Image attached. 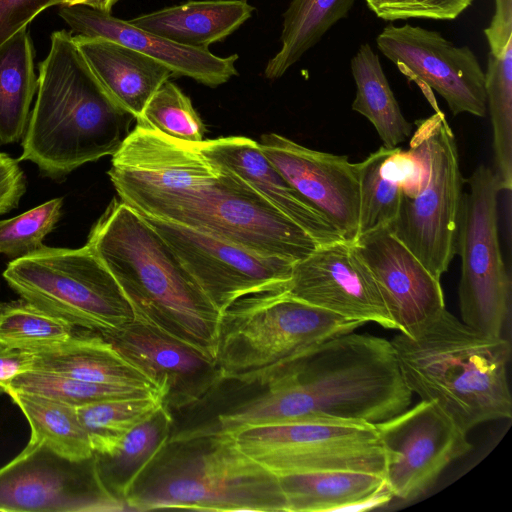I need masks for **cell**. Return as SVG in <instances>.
Returning <instances> with one entry per match:
<instances>
[{
	"label": "cell",
	"mask_w": 512,
	"mask_h": 512,
	"mask_svg": "<svg viewBox=\"0 0 512 512\" xmlns=\"http://www.w3.org/2000/svg\"><path fill=\"white\" fill-rule=\"evenodd\" d=\"M120 200L144 217L188 227L248 250L299 261L319 244L198 144L136 122L112 155Z\"/></svg>",
	"instance_id": "6da1fadb"
},
{
	"label": "cell",
	"mask_w": 512,
	"mask_h": 512,
	"mask_svg": "<svg viewBox=\"0 0 512 512\" xmlns=\"http://www.w3.org/2000/svg\"><path fill=\"white\" fill-rule=\"evenodd\" d=\"M250 400L222 412L216 429L319 421L376 425L411 404L391 341L354 331L303 352Z\"/></svg>",
	"instance_id": "7a4b0ae2"
},
{
	"label": "cell",
	"mask_w": 512,
	"mask_h": 512,
	"mask_svg": "<svg viewBox=\"0 0 512 512\" xmlns=\"http://www.w3.org/2000/svg\"><path fill=\"white\" fill-rule=\"evenodd\" d=\"M86 245L117 281L134 318L216 359L220 313L141 214L113 199Z\"/></svg>",
	"instance_id": "3957f363"
},
{
	"label": "cell",
	"mask_w": 512,
	"mask_h": 512,
	"mask_svg": "<svg viewBox=\"0 0 512 512\" xmlns=\"http://www.w3.org/2000/svg\"><path fill=\"white\" fill-rule=\"evenodd\" d=\"M390 341L410 391L436 402L465 432L512 417L511 345L504 337L480 332L444 308Z\"/></svg>",
	"instance_id": "277c9868"
},
{
	"label": "cell",
	"mask_w": 512,
	"mask_h": 512,
	"mask_svg": "<svg viewBox=\"0 0 512 512\" xmlns=\"http://www.w3.org/2000/svg\"><path fill=\"white\" fill-rule=\"evenodd\" d=\"M39 64L37 98L17 160L61 178L85 163L112 156L135 119L104 92L71 32L54 31Z\"/></svg>",
	"instance_id": "5b68a950"
},
{
	"label": "cell",
	"mask_w": 512,
	"mask_h": 512,
	"mask_svg": "<svg viewBox=\"0 0 512 512\" xmlns=\"http://www.w3.org/2000/svg\"><path fill=\"white\" fill-rule=\"evenodd\" d=\"M126 509L288 512L276 475L245 455L229 432L171 435L136 479Z\"/></svg>",
	"instance_id": "8992f818"
},
{
	"label": "cell",
	"mask_w": 512,
	"mask_h": 512,
	"mask_svg": "<svg viewBox=\"0 0 512 512\" xmlns=\"http://www.w3.org/2000/svg\"><path fill=\"white\" fill-rule=\"evenodd\" d=\"M363 323L290 296H244L220 313L216 361L223 380L265 386L309 348Z\"/></svg>",
	"instance_id": "52a82bcc"
},
{
	"label": "cell",
	"mask_w": 512,
	"mask_h": 512,
	"mask_svg": "<svg viewBox=\"0 0 512 512\" xmlns=\"http://www.w3.org/2000/svg\"><path fill=\"white\" fill-rule=\"evenodd\" d=\"M3 277L21 298L103 336L134 318L117 281L87 245L78 249L43 245L9 262Z\"/></svg>",
	"instance_id": "ba28073f"
},
{
	"label": "cell",
	"mask_w": 512,
	"mask_h": 512,
	"mask_svg": "<svg viewBox=\"0 0 512 512\" xmlns=\"http://www.w3.org/2000/svg\"><path fill=\"white\" fill-rule=\"evenodd\" d=\"M412 139L421 148L427 179L414 197L401 195L392 233L437 279L456 254L463 191L458 149L442 111L419 122Z\"/></svg>",
	"instance_id": "9c48e42d"
},
{
	"label": "cell",
	"mask_w": 512,
	"mask_h": 512,
	"mask_svg": "<svg viewBox=\"0 0 512 512\" xmlns=\"http://www.w3.org/2000/svg\"><path fill=\"white\" fill-rule=\"evenodd\" d=\"M229 433L245 455L277 477L319 471L384 476L385 452L373 424L299 421L247 426Z\"/></svg>",
	"instance_id": "30bf717a"
},
{
	"label": "cell",
	"mask_w": 512,
	"mask_h": 512,
	"mask_svg": "<svg viewBox=\"0 0 512 512\" xmlns=\"http://www.w3.org/2000/svg\"><path fill=\"white\" fill-rule=\"evenodd\" d=\"M463 194L456 253L461 257L458 287L461 320L491 336H501L510 302V278L500 249L494 171L479 165Z\"/></svg>",
	"instance_id": "8fae6325"
},
{
	"label": "cell",
	"mask_w": 512,
	"mask_h": 512,
	"mask_svg": "<svg viewBox=\"0 0 512 512\" xmlns=\"http://www.w3.org/2000/svg\"><path fill=\"white\" fill-rule=\"evenodd\" d=\"M375 427L385 452L386 488L402 500L425 493L473 448L467 432L434 401L421 400Z\"/></svg>",
	"instance_id": "7c38bea8"
},
{
	"label": "cell",
	"mask_w": 512,
	"mask_h": 512,
	"mask_svg": "<svg viewBox=\"0 0 512 512\" xmlns=\"http://www.w3.org/2000/svg\"><path fill=\"white\" fill-rule=\"evenodd\" d=\"M126 509L100 481L95 456L71 460L28 442L0 468V511L82 512Z\"/></svg>",
	"instance_id": "4fadbf2b"
},
{
	"label": "cell",
	"mask_w": 512,
	"mask_h": 512,
	"mask_svg": "<svg viewBox=\"0 0 512 512\" xmlns=\"http://www.w3.org/2000/svg\"><path fill=\"white\" fill-rule=\"evenodd\" d=\"M144 218L219 313L244 296L287 288L294 261L260 254L178 224Z\"/></svg>",
	"instance_id": "5bb4252c"
},
{
	"label": "cell",
	"mask_w": 512,
	"mask_h": 512,
	"mask_svg": "<svg viewBox=\"0 0 512 512\" xmlns=\"http://www.w3.org/2000/svg\"><path fill=\"white\" fill-rule=\"evenodd\" d=\"M378 50L416 82L435 111L437 92L454 116L487 112L485 72L468 46H456L435 30L411 24L386 25L376 37Z\"/></svg>",
	"instance_id": "9a60e30c"
},
{
	"label": "cell",
	"mask_w": 512,
	"mask_h": 512,
	"mask_svg": "<svg viewBox=\"0 0 512 512\" xmlns=\"http://www.w3.org/2000/svg\"><path fill=\"white\" fill-rule=\"evenodd\" d=\"M286 292L349 320L396 330L371 272L346 241L319 245L296 261Z\"/></svg>",
	"instance_id": "2e32d148"
},
{
	"label": "cell",
	"mask_w": 512,
	"mask_h": 512,
	"mask_svg": "<svg viewBox=\"0 0 512 512\" xmlns=\"http://www.w3.org/2000/svg\"><path fill=\"white\" fill-rule=\"evenodd\" d=\"M103 337L147 376L170 411L196 404L223 381L215 358L137 318Z\"/></svg>",
	"instance_id": "e0dca14e"
},
{
	"label": "cell",
	"mask_w": 512,
	"mask_h": 512,
	"mask_svg": "<svg viewBox=\"0 0 512 512\" xmlns=\"http://www.w3.org/2000/svg\"><path fill=\"white\" fill-rule=\"evenodd\" d=\"M260 150L286 180L337 228L358 239L359 181L347 156L317 151L276 133L263 134Z\"/></svg>",
	"instance_id": "ac0fdd59"
},
{
	"label": "cell",
	"mask_w": 512,
	"mask_h": 512,
	"mask_svg": "<svg viewBox=\"0 0 512 512\" xmlns=\"http://www.w3.org/2000/svg\"><path fill=\"white\" fill-rule=\"evenodd\" d=\"M376 281L396 330L411 334L445 308L440 280L389 227L352 244Z\"/></svg>",
	"instance_id": "d6986e66"
},
{
	"label": "cell",
	"mask_w": 512,
	"mask_h": 512,
	"mask_svg": "<svg viewBox=\"0 0 512 512\" xmlns=\"http://www.w3.org/2000/svg\"><path fill=\"white\" fill-rule=\"evenodd\" d=\"M59 16L72 35L109 39L133 48L165 65L173 76L217 87L237 75V54L220 57L209 50L186 47L84 5L61 6Z\"/></svg>",
	"instance_id": "ffe728a7"
},
{
	"label": "cell",
	"mask_w": 512,
	"mask_h": 512,
	"mask_svg": "<svg viewBox=\"0 0 512 512\" xmlns=\"http://www.w3.org/2000/svg\"><path fill=\"white\" fill-rule=\"evenodd\" d=\"M200 151L250 184L276 209L319 245L345 241L329 219L307 201L274 167L258 142L241 136L220 137L198 144Z\"/></svg>",
	"instance_id": "44dd1931"
},
{
	"label": "cell",
	"mask_w": 512,
	"mask_h": 512,
	"mask_svg": "<svg viewBox=\"0 0 512 512\" xmlns=\"http://www.w3.org/2000/svg\"><path fill=\"white\" fill-rule=\"evenodd\" d=\"M73 39L110 100L135 120L160 86L173 76L157 60L118 42L75 35Z\"/></svg>",
	"instance_id": "7402d4cb"
},
{
	"label": "cell",
	"mask_w": 512,
	"mask_h": 512,
	"mask_svg": "<svg viewBox=\"0 0 512 512\" xmlns=\"http://www.w3.org/2000/svg\"><path fill=\"white\" fill-rule=\"evenodd\" d=\"M32 370L159 393L147 376L123 357L106 338L78 327L62 344L35 351Z\"/></svg>",
	"instance_id": "603a6c76"
},
{
	"label": "cell",
	"mask_w": 512,
	"mask_h": 512,
	"mask_svg": "<svg viewBox=\"0 0 512 512\" xmlns=\"http://www.w3.org/2000/svg\"><path fill=\"white\" fill-rule=\"evenodd\" d=\"M254 11L247 0H201L165 7L128 20L174 43L201 50L220 42Z\"/></svg>",
	"instance_id": "cb8c5ba5"
},
{
	"label": "cell",
	"mask_w": 512,
	"mask_h": 512,
	"mask_svg": "<svg viewBox=\"0 0 512 512\" xmlns=\"http://www.w3.org/2000/svg\"><path fill=\"white\" fill-rule=\"evenodd\" d=\"M288 512L360 510L390 500L384 476L362 471H319L278 477Z\"/></svg>",
	"instance_id": "d4e9b609"
},
{
	"label": "cell",
	"mask_w": 512,
	"mask_h": 512,
	"mask_svg": "<svg viewBox=\"0 0 512 512\" xmlns=\"http://www.w3.org/2000/svg\"><path fill=\"white\" fill-rule=\"evenodd\" d=\"M172 422V412L163 404L131 429L111 453L94 454L100 481L109 494L124 503L136 479L172 435Z\"/></svg>",
	"instance_id": "484cf974"
},
{
	"label": "cell",
	"mask_w": 512,
	"mask_h": 512,
	"mask_svg": "<svg viewBox=\"0 0 512 512\" xmlns=\"http://www.w3.org/2000/svg\"><path fill=\"white\" fill-rule=\"evenodd\" d=\"M37 91L34 48L26 28L0 45V144L23 138Z\"/></svg>",
	"instance_id": "4316f807"
},
{
	"label": "cell",
	"mask_w": 512,
	"mask_h": 512,
	"mask_svg": "<svg viewBox=\"0 0 512 512\" xmlns=\"http://www.w3.org/2000/svg\"><path fill=\"white\" fill-rule=\"evenodd\" d=\"M350 67L356 84L352 110L371 122L384 147H397L410 135L412 124L403 116L379 56L369 43L360 45Z\"/></svg>",
	"instance_id": "83f0119b"
},
{
	"label": "cell",
	"mask_w": 512,
	"mask_h": 512,
	"mask_svg": "<svg viewBox=\"0 0 512 512\" xmlns=\"http://www.w3.org/2000/svg\"><path fill=\"white\" fill-rule=\"evenodd\" d=\"M356 0H292L283 14L279 51L268 61L264 74L282 77L313 48L339 20L345 18Z\"/></svg>",
	"instance_id": "f1b7e54d"
},
{
	"label": "cell",
	"mask_w": 512,
	"mask_h": 512,
	"mask_svg": "<svg viewBox=\"0 0 512 512\" xmlns=\"http://www.w3.org/2000/svg\"><path fill=\"white\" fill-rule=\"evenodd\" d=\"M5 394L26 417L31 429L29 442L43 443L71 460H84L94 455L76 407L35 394L13 390H7Z\"/></svg>",
	"instance_id": "f546056e"
},
{
	"label": "cell",
	"mask_w": 512,
	"mask_h": 512,
	"mask_svg": "<svg viewBox=\"0 0 512 512\" xmlns=\"http://www.w3.org/2000/svg\"><path fill=\"white\" fill-rule=\"evenodd\" d=\"M486 104L493 130L496 178L500 191L512 188V43L489 51L485 72Z\"/></svg>",
	"instance_id": "4dcf8cb0"
},
{
	"label": "cell",
	"mask_w": 512,
	"mask_h": 512,
	"mask_svg": "<svg viewBox=\"0 0 512 512\" xmlns=\"http://www.w3.org/2000/svg\"><path fill=\"white\" fill-rule=\"evenodd\" d=\"M163 405L159 394L101 400L76 407L94 454L111 453L135 426Z\"/></svg>",
	"instance_id": "1f68e13d"
},
{
	"label": "cell",
	"mask_w": 512,
	"mask_h": 512,
	"mask_svg": "<svg viewBox=\"0 0 512 512\" xmlns=\"http://www.w3.org/2000/svg\"><path fill=\"white\" fill-rule=\"evenodd\" d=\"M75 329L23 298L0 303V344L35 352L62 344Z\"/></svg>",
	"instance_id": "d6a6232c"
},
{
	"label": "cell",
	"mask_w": 512,
	"mask_h": 512,
	"mask_svg": "<svg viewBox=\"0 0 512 512\" xmlns=\"http://www.w3.org/2000/svg\"><path fill=\"white\" fill-rule=\"evenodd\" d=\"M391 149L382 146L363 161L355 163L359 181L358 238L390 226L397 216L401 187L380 170Z\"/></svg>",
	"instance_id": "836d02e7"
},
{
	"label": "cell",
	"mask_w": 512,
	"mask_h": 512,
	"mask_svg": "<svg viewBox=\"0 0 512 512\" xmlns=\"http://www.w3.org/2000/svg\"><path fill=\"white\" fill-rule=\"evenodd\" d=\"M7 390L40 395L74 407L107 399L159 394L142 388L91 383L39 370L18 375L4 393Z\"/></svg>",
	"instance_id": "e575fe53"
},
{
	"label": "cell",
	"mask_w": 512,
	"mask_h": 512,
	"mask_svg": "<svg viewBox=\"0 0 512 512\" xmlns=\"http://www.w3.org/2000/svg\"><path fill=\"white\" fill-rule=\"evenodd\" d=\"M136 122L174 139L193 144L204 141L205 127L190 98L170 80L154 93Z\"/></svg>",
	"instance_id": "d590c367"
},
{
	"label": "cell",
	"mask_w": 512,
	"mask_h": 512,
	"mask_svg": "<svg viewBox=\"0 0 512 512\" xmlns=\"http://www.w3.org/2000/svg\"><path fill=\"white\" fill-rule=\"evenodd\" d=\"M62 198H54L16 217L0 220V253L17 259L40 249L61 216Z\"/></svg>",
	"instance_id": "8d00e7d4"
},
{
	"label": "cell",
	"mask_w": 512,
	"mask_h": 512,
	"mask_svg": "<svg viewBox=\"0 0 512 512\" xmlns=\"http://www.w3.org/2000/svg\"><path fill=\"white\" fill-rule=\"evenodd\" d=\"M474 0H365L376 17L389 21L408 19L454 20Z\"/></svg>",
	"instance_id": "74e56055"
},
{
	"label": "cell",
	"mask_w": 512,
	"mask_h": 512,
	"mask_svg": "<svg viewBox=\"0 0 512 512\" xmlns=\"http://www.w3.org/2000/svg\"><path fill=\"white\" fill-rule=\"evenodd\" d=\"M63 0H0V45L16 34L43 10Z\"/></svg>",
	"instance_id": "f35d334b"
},
{
	"label": "cell",
	"mask_w": 512,
	"mask_h": 512,
	"mask_svg": "<svg viewBox=\"0 0 512 512\" xmlns=\"http://www.w3.org/2000/svg\"><path fill=\"white\" fill-rule=\"evenodd\" d=\"M25 192V176L18 161L0 152V215L17 207Z\"/></svg>",
	"instance_id": "ab89813d"
},
{
	"label": "cell",
	"mask_w": 512,
	"mask_h": 512,
	"mask_svg": "<svg viewBox=\"0 0 512 512\" xmlns=\"http://www.w3.org/2000/svg\"><path fill=\"white\" fill-rule=\"evenodd\" d=\"M34 352L0 344V392L20 374L32 370Z\"/></svg>",
	"instance_id": "60d3db41"
},
{
	"label": "cell",
	"mask_w": 512,
	"mask_h": 512,
	"mask_svg": "<svg viewBox=\"0 0 512 512\" xmlns=\"http://www.w3.org/2000/svg\"><path fill=\"white\" fill-rule=\"evenodd\" d=\"M118 1L120 0H63L61 6L84 5L97 11L111 13Z\"/></svg>",
	"instance_id": "b9f144b4"
}]
</instances>
